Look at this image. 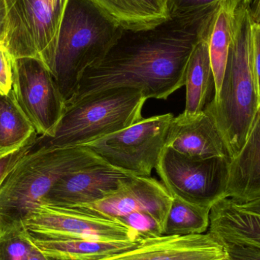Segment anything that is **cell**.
Returning a JSON list of instances; mask_svg holds the SVG:
<instances>
[{
  "instance_id": "cell-1",
  "label": "cell",
  "mask_w": 260,
  "mask_h": 260,
  "mask_svg": "<svg viewBox=\"0 0 260 260\" xmlns=\"http://www.w3.org/2000/svg\"><path fill=\"white\" fill-rule=\"evenodd\" d=\"M221 1L152 28L123 30L100 60L85 70L70 105L114 88L139 89L147 99L167 100L184 86L185 73L197 41L207 33Z\"/></svg>"
},
{
  "instance_id": "cell-2",
  "label": "cell",
  "mask_w": 260,
  "mask_h": 260,
  "mask_svg": "<svg viewBox=\"0 0 260 260\" xmlns=\"http://www.w3.org/2000/svg\"><path fill=\"white\" fill-rule=\"evenodd\" d=\"M106 164L85 147L56 148L41 136L0 186V236L24 223L61 179L93 165Z\"/></svg>"
},
{
  "instance_id": "cell-3",
  "label": "cell",
  "mask_w": 260,
  "mask_h": 260,
  "mask_svg": "<svg viewBox=\"0 0 260 260\" xmlns=\"http://www.w3.org/2000/svg\"><path fill=\"white\" fill-rule=\"evenodd\" d=\"M249 8L239 5L221 89L206 109L213 116L233 158L242 148L260 106L252 67Z\"/></svg>"
},
{
  "instance_id": "cell-4",
  "label": "cell",
  "mask_w": 260,
  "mask_h": 260,
  "mask_svg": "<svg viewBox=\"0 0 260 260\" xmlns=\"http://www.w3.org/2000/svg\"><path fill=\"white\" fill-rule=\"evenodd\" d=\"M123 31L88 0H69L53 75L66 104L76 94L85 70L107 54Z\"/></svg>"
},
{
  "instance_id": "cell-5",
  "label": "cell",
  "mask_w": 260,
  "mask_h": 260,
  "mask_svg": "<svg viewBox=\"0 0 260 260\" xmlns=\"http://www.w3.org/2000/svg\"><path fill=\"white\" fill-rule=\"evenodd\" d=\"M147 100L139 89L123 87L90 94L66 105L54 135L41 141L56 148L83 146L140 121Z\"/></svg>"
},
{
  "instance_id": "cell-6",
  "label": "cell",
  "mask_w": 260,
  "mask_h": 260,
  "mask_svg": "<svg viewBox=\"0 0 260 260\" xmlns=\"http://www.w3.org/2000/svg\"><path fill=\"white\" fill-rule=\"evenodd\" d=\"M69 0H3L4 40L15 59L33 58L54 75L61 24Z\"/></svg>"
},
{
  "instance_id": "cell-7",
  "label": "cell",
  "mask_w": 260,
  "mask_h": 260,
  "mask_svg": "<svg viewBox=\"0 0 260 260\" xmlns=\"http://www.w3.org/2000/svg\"><path fill=\"white\" fill-rule=\"evenodd\" d=\"M172 199L163 183L156 179L135 177L99 201L68 208L121 223L144 239L163 235Z\"/></svg>"
},
{
  "instance_id": "cell-8",
  "label": "cell",
  "mask_w": 260,
  "mask_h": 260,
  "mask_svg": "<svg viewBox=\"0 0 260 260\" xmlns=\"http://www.w3.org/2000/svg\"><path fill=\"white\" fill-rule=\"evenodd\" d=\"M172 114L142 118L129 127L83 145L105 163L136 177H151L166 147Z\"/></svg>"
},
{
  "instance_id": "cell-9",
  "label": "cell",
  "mask_w": 260,
  "mask_h": 260,
  "mask_svg": "<svg viewBox=\"0 0 260 260\" xmlns=\"http://www.w3.org/2000/svg\"><path fill=\"white\" fill-rule=\"evenodd\" d=\"M231 158H197L165 147L155 169L173 197L206 209L226 198Z\"/></svg>"
},
{
  "instance_id": "cell-10",
  "label": "cell",
  "mask_w": 260,
  "mask_h": 260,
  "mask_svg": "<svg viewBox=\"0 0 260 260\" xmlns=\"http://www.w3.org/2000/svg\"><path fill=\"white\" fill-rule=\"evenodd\" d=\"M12 91L37 133L52 137L63 115L66 102L50 70L33 58L15 59Z\"/></svg>"
},
{
  "instance_id": "cell-11",
  "label": "cell",
  "mask_w": 260,
  "mask_h": 260,
  "mask_svg": "<svg viewBox=\"0 0 260 260\" xmlns=\"http://www.w3.org/2000/svg\"><path fill=\"white\" fill-rule=\"evenodd\" d=\"M28 232L72 238H99L114 241L142 240L127 226L69 208L40 204L24 223Z\"/></svg>"
},
{
  "instance_id": "cell-12",
  "label": "cell",
  "mask_w": 260,
  "mask_h": 260,
  "mask_svg": "<svg viewBox=\"0 0 260 260\" xmlns=\"http://www.w3.org/2000/svg\"><path fill=\"white\" fill-rule=\"evenodd\" d=\"M135 177L108 164L93 165L59 180L41 204L62 208L90 204L118 190Z\"/></svg>"
},
{
  "instance_id": "cell-13",
  "label": "cell",
  "mask_w": 260,
  "mask_h": 260,
  "mask_svg": "<svg viewBox=\"0 0 260 260\" xmlns=\"http://www.w3.org/2000/svg\"><path fill=\"white\" fill-rule=\"evenodd\" d=\"M225 258L221 243L208 232L144 238L133 248L100 260H225Z\"/></svg>"
},
{
  "instance_id": "cell-14",
  "label": "cell",
  "mask_w": 260,
  "mask_h": 260,
  "mask_svg": "<svg viewBox=\"0 0 260 260\" xmlns=\"http://www.w3.org/2000/svg\"><path fill=\"white\" fill-rule=\"evenodd\" d=\"M166 147L197 158H231L227 143L213 116L206 108L197 115L182 113L174 117L168 131Z\"/></svg>"
},
{
  "instance_id": "cell-15",
  "label": "cell",
  "mask_w": 260,
  "mask_h": 260,
  "mask_svg": "<svg viewBox=\"0 0 260 260\" xmlns=\"http://www.w3.org/2000/svg\"><path fill=\"white\" fill-rule=\"evenodd\" d=\"M226 198L237 203L260 198V106L242 148L231 159Z\"/></svg>"
},
{
  "instance_id": "cell-16",
  "label": "cell",
  "mask_w": 260,
  "mask_h": 260,
  "mask_svg": "<svg viewBox=\"0 0 260 260\" xmlns=\"http://www.w3.org/2000/svg\"><path fill=\"white\" fill-rule=\"evenodd\" d=\"M28 232L35 245L53 260H100L133 248L141 241L62 238Z\"/></svg>"
},
{
  "instance_id": "cell-17",
  "label": "cell",
  "mask_w": 260,
  "mask_h": 260,
  "mask_svg": "<svg viewBox=\"0 0 260 260\" xmlns=\"http://www.w3.org/2000/svg\"><path fill=\"white\" fill-rule=\"evenodd\" d=\"M209 232L218 241L260 249V215L241 210L229 198L222 199L211 209Z\"/></svg>"
},
{
  "instance_id": "cell-18",
  "label": "cell",
  "mask_w": 260,
  "mask_h": 260,
  "mask_svg": "<svg viewBox=\"0 0 260 260\" xmlns=\"http://www.w3.org/2000/svg\"><path fill=\"white\" fill-rule=\"evenodd\" d=\"M88 1L123 30H146L170 19L166 0Z\"/></svg>"
},
{
  "instance_id": "cell-19",
  "label": "cell",
  "mask_w": 260,
  "mask_h": 260,
  "mask_svg": "<svg viewBox=\"0 0 260 260\" xmlns=\"http://www.w3.org/2000/svg\"><path fill=\"white\" fill-rule=\"evenodd\" d=\"M209 30L197 41L186 66V107L183 112L186 115L200 114L212 100L211 97L212 89L215 90V81L209 57Z\"/></svg>"
},
{
  "instance_id": "cell-20",
  "label": "cell",
  "mask_w": 260,
  "mask_h": 260,
  "mask_svg": "<svg viewBox=\"0 0 260 260\" xmlns=\"http://www.w3.org/2000/svg\"><path fill=\"white\" fill-rule=\"evenodd\" d=\"M239 4V0H221L209 29L208 45L215 81L214 96L221 89Z\"/></svg>"
},
{
  "instance_id": "cell-21",
  "label": "cell",
  "mask_w": 260,
  "mask_h": 260,
  "mask_svg": "<svg viewBox=\"0 0 260 260\" xmlns=\"http://www.w3.org/2000/svg\"><path fill=\"white\" fill-rule=\"evenodd\" d=\"M38 134L11 91L0 94V154L9 152Z\"/></svg>"
},
{
  "instance_id": "cell-22",
  "label": "cell",
  "mask_w": 260,
  "mask_h": 260,
  "mask_svg": "<svg viewBox=\"0 0 260 260\" xmlns=\"http://www.w3.org/2000/svg\"><path fill=\"white\" fill-rule=\"evenodd\" d=\"M210 209L173 197L168 209L163 235L204 234L209 227Z\"/></svg>"
},
{
  "instance_id": "cell-23",
  "label": "cell",
  "mask_w": 260,
  "mask_h": 260,
  "mask_svg": "<svg viewBox=\"0 0 260 260\" xmlns=\"http://www.w3.org/2000/svg\"><path fill=\"white\" fill-rule=\"evenodd\" d=\"M34 247L25 228L8 231L0 236V260H27Z\"/></svg>"
},
{
  "instance_id": "cell-24",
  "label": "cell",
  "mask_w": 260,
  "mask_h": 260,
  "mask_svg": "<svg viewBox=\"0 0 260 260\" xmlns=\"http://www.w3.org/2000/svg\"><path fill=\"white\" fill-rule=\"evenodd\" d=\"M38 138L39 135L35 134L18 148L9 152L0 154V186L21 157L35 146Z\"/></svg>"
},
{
  "instance_id": "cell-25",
  "label": "cell",
  "mask_w": 260,
  "mask_h": 260,
  "mask_svg": "<svg viewBox=\"0 0 260 260\" xmlns=\"http://www.w3.org/2000/svg\"><path fill=\"white\" fill-rule=\"evenodd\" d=\"M15 62L4 40L0 39V94L7 95L12 91Z\"/></svg>"
},
{
  "instance_id": "cell-26",
  "label": "cell",
  "mask_w": 260,
  "mask_h": 260,
  "mask_svg": "<svg viewBox=\"0 0 260 260\" xmlns=\"http://www.w3.org/2000/svg\"><path fill=\"white\" fill-rule=\"evenodd\" d=\"M221 0H166L170 18L183 16Z\"/></svg>"
},
{
  "instance_id": "cell-27",
  "label": "cell",
  "mask_w": 260,
  "mask_h": 260,
  "mask_svg": "<svg viewBox=\"0 0 260 260\" xmlns=\"http://www.w3.org/2000/svg\"><path fill=\"white\" fill-rule=\"evenodd\" d=\"M225 260H260V249L239 243L221 241Z\"/></svg>"
},
{
  "instance_id": "cell-28",
  "label": "cell",
  "mask_w": 260,
  "mask_h": 260,
  "mask_svg": "<svg viewBox=\"0 0 260 260\" xmlns=\"http://www.w3.org/2000/svg\"><path fill=\"white\" fill-rule=\"evenodd\" d=\"M250 55L253 74L260 97V24L253 21L250 30Z\"/></svg>"
},
{
  "instance_id": "cell-29",
  "label": "cell",
  "mask_w": 260,
  "mask_h": 260,
  "mask_svg": "<svg viewBox=\"0 0 260 260\" xmlns=\"http://www.w3.org/2000/svg\"><path fill=\"white\" fill-rule=\"evenodd\" d=\"M233 203L241 210L260 215V198L253 201L247 202V203H237L235 202Z\"/></svg>"
},
{
  "instance_id": "cell-30",
  "label": "cell",
  "mask_w": 260,
  "mask_h": 260,
  "mask_svg": "<svg viewBox=\"0 0 260 260\" xmlns=\"http://www.w3.org/2000/svg\"><path fill=\"white\" fill-rule=\"evenodd\" d=\"M249 9L252 21L260 24V0H253Z\"/></svg>"
},
{
  "instance_id": "cell-31",
  "label": "cell",
  "mask_w": 260,
  "mask_h": 260,
  "mask_svg": "<svg viewBox=\"0 0 260 260\" xmlns=\"http://www.w3.org/2000/svg\"><path fill=\"white\" fill-rule=\"evenodd\" d=\"M27 260H53L51 258L47 256V255L44 254L39 248L35 245L34 248L32 249L30 255H29Z\"/></svg>"
},
{
  "instance_id": "cell-32",
  "label": "cell",
  "mask_w": 260,
  "mask_h": 260,
  "mask_svg": "<svg viewBox=\"0 0 260 260\" xmlns=\"http://www.w3.org/2000/svg\"><path fill=\"white\" fill-rule=\"evenodd\" d=\"M5 34V7L3 0H0V39L4 38Z\"/></svg>"
},
{
  "instance_id": "cell-33",
  "label": "cell",
  "mask_w": 260,
  "mask_h": 260,
  "mask_svg": "<svg viewBox=\"0 0 260 260\" xmlns=\"http://www.w3.org/2000/svg\"><path fill=\"white\" fill-rule=\"evenodd\" d=\"M252 2L253 0H239V5L244 8H249L251 5Z\"/></svg>"
}]
</instances>
